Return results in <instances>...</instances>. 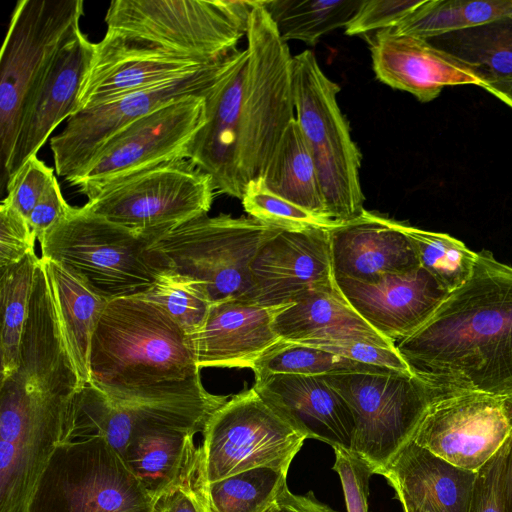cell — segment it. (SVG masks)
<instances>
[{
	"mask_svg": "<svg viewBox=\"0 0 512 512\" xmlns=\"http://www.w3.org/2000/svg\"><path fill=\"white\" fill-rule=\"evenodd\" d=\"M247 48L205 98V123L187 159L209 175L216 191L242 199L263 178L295 119L292 60L262 0L250 13Z\"/></svg>",
	"mask_w": 512,
	"mask_h": 512,
	"instance_id": "6da1fadb",
	"label": "cell"
},
{
	"mask_svg": "<svg viewBox=\"0 0 512 512\" xmlns=\"http://www.w3.org/2000/svg\"><path fill=\"white\" fill-rule=\"evenodd\" d=\"M395 346L413 374L446 395L512 401V267L477 252L470 277Z\"/></svg>",
	"mask_w": 512,
	"mask_h": 512,
	"instance_id": "7a4b0ae2",
	"label": "cell"
},
{
	"mask_svg": "<svg viewBox=\"0 0 512 512\" xmlns=\"http://www.w3.org/2000/svg\"><path fill=\"white\" fill-rule=\"evenodd\" d=\"M194 342L163 307L143 296L110 300L96 326L89 382L119 404L210 396Z\"/></svg>",
	"mask_w": 512,
	"mask_h": 512,
	"instance_id": "3957f363",
	"label": "cell"
},
{
	"mask_svg": "<svg viewBox=\"0 0 512 512\" xmlns=\"http://www.w3.org/2000/svg\"><path fill=\"white\" fill-rule=\"evenodd\" d=\"M76 386L64 375L18 367L0 387V512H27L57 446Z\"/></svg>",
	"mask_w": 512,
	"mask_h": 512,
	"instance_id": "277c9868",
	"label": "cell"
},
{
	"mask_svg": "<svg viewBox=\"0 0 512 512\" xmlns=\"http://www.w3.org/2000/svg\"><path fill=\"white\" fill-rule=\"evenodd\" d=\"M282 229L251 217L203 215L162 235L147 248L153 266L197 281L212 304L249 300L251 266Z\"/></svg>",
	"mask_w": 512,
	"mask_h": 512,
	"instance_id": "5b68a950",
	"label": "cell"
},
{
	"mask_svg": "<svg viewBox=\"0 0 512 512\" xmlns=\"http://www.w3.org/2000/svg\"><path fill=\"white\" fill-rule=\"evenodd\" d=\"M292 83L295 119L314 158L326 213L341 223L355 219L365 210L361 154L338 105L340 86L310 50L293 56Z\"/></svg>",
	"mask_w": 512,
	"mask_h": 512,
	"instance_id": "8992f818",
	"label": "cell"
},
{
	"mask_svg": "<svg viewBox=\"0 0 512 512\" xmlns=\"http://www.w3.org/2000/svg\"><path fill=\"white\" fill-rule=\"evenodd\" d=\"M256 2L114 0L105 15L106 31L211 63L236 50Z\"/></svg>",
	"mask_w": 512,
	"mask_h": 512,
	"instance_id": "52a82bcc",
	"label": "cell"
},
{
	"mask_svg": "<svg viewBox=\"0 0 512 512\" xmlns=\"http://www.w3.org/2000/svg\"><path fill=\"white\" fill-rule=\"evenodd\" d=\"M149 238L90 210L70 207L40 241L41 257L80 276L108 300L144 295L158 270L147 248Z\"/></svg>",
	"mask_w": 512,
	"mask_h": 512,
	"instance_id": "ba28073f",
	"label": "cell"
},
{
	"mask_svg": "<svg viewBox=\"0 0 512 512\" xmlns=\"http://www.w3.org/2000/svg\"><path fill=\"white\" fill-rule=\"evenodd\" d=\"M82 0H19L0 54L1 186L25 103L56 52L80 30Z\"/></svg>",
	"mask_w": 512,
	"mask_h": 512,
	"instance_id": "9c48e42d",
	"label": "cell"
},
{
	"mask_svg": "<svg viewBox=\"0 0 512 512\" xmlns=\"http://www.w3.org/2000/svg\"><path fill=\"white\" fill-rule=\"evenodd\" d=\"M355 421L351 451L381 475L408 444L431 405L446 395L411 371L323 375Z\"/></svg>",
	"mask_w": 512,
	"mask_h": 512,
	"instance_id": "30bf717a",
	"label": "cell"
},
{
	"mask_svg": "<svg viewBox=\"0 0 512 512\" xmlns=\"http://www.w3.org/2000/svg\"><path fill=\"white\" fill-rule=\"evenodd\" d=\"M155 498L103 438L60 443L27 512H152Z\"/></svg>",
	"mask_w": 512,
	"mask_h": 512,
	"instance_id": "8fae6325",
	"label": "cell"
},
{
	"mask_svg": "<svg viewBox=\"0 0 512 512\" xmlns=\"http://www.w3.org/2000/svg\"><path fill=\"white\" fill-rule=\"evenodd\" d=\"M215 188L188 159L168 162L104 188L86 205L152 241L211 209Z\"/></svg>",
	"mask_w": 512,
	"mask_h": 512,
	"instance_id": "7c38bea8",
	"label": "cell"
},
{
	"mask_svg": "<svg viewBox=\"0 0 512 512\" xmlns=\"http://www.w3.org/2000/svg\"><path fill=\"white\" fill-rule=\"evenodd\" d=\"M238 53L236 49L196 70L78 111L50 139L56 174L71 183L85 171L107 140L123 127L174 100L205 97Z\"/></svg>",
	"mask_w": 512,
	"mask_h": 512,
	"instance_id": "4fadbf2b",
	"label": "cell"
},
{
	"mask_svg": "<svg viewBox=\"0 0 512 512\" xmlns=\"http://www.w3.org/2000/svg\"><path fill=\"white\" fill-rule=\"evenodd\" d=\"M202 433L208 483L258 467L288 471L306 440L253 387L219 407Z\"/></svg>",
	"mask_w": 512,
	"mask_h": 512,
	"instance_id": "5bb4252c",
	"label": "cell"
},
{
	"mask_svg": "<svg viewBox=\"0 0 512 512\" xmlns=\"http://www.w3.org/2000/svg\"><path fill=\"white\" fill-rule=\"evenodd\" d=\"M204 123L203 96L174 100L116 132L85 171L69 184L89 201L122 179L187 159L189 145Z\"/></svg>",
	"mask_w": 512,
	"mask_h": 512,
	"instance_id": "9a60e30c",
	"label": "cell"
},
{
	"mask_svg": "<svg viewBox=\"0 0 512 512\" xmlns=\"http://www.w3.org/2000/svg\"><path fill=\"white\" fill-rule=\"evenodd\" d=\"M512 433V401L479 393L444 395L412 441L447 462L477 473Z\"/></svg>",
	"mask_w": 512,
	"mask_h": 512,
	"instance_id": "2e32d148",
	"label": "cell"
},
{
	"mask_svg": "<svg viewBox=\"0 0 512 512\" xmlns=\"http://www.w3.org/2000/svg\"><path fill=\"white\" fill-rule=\"evenodd\" d=\"M210 412L209 403L199 398L119 404L86 383L70 401L62 442L103 438L123 459L130 441L140 429L150 424H168L198 433L204 429Z\"/></svg>",
	"mask_w": 512,
	"mask_h": 512,
	"instance_id": "e0dca14e",
	"label": "cell"
},
{
	"mask_svg": "<svg viewBox=\"0 0 512 512\" xmlns=\"http://www.w3.org/2000/svg\"><path fill=\"white\" fill-rule=\"evenodd\" d=\"M95 48L96 43L79 30L50 61L25 103L5 187L26 160L37 155L55 128L77 113Z\"/></svg>",
	"mask_w": 512,
	"mask_h": 512,
	"instance_id": "ac0fdd59",
	"label": "cell"
},
{
	"mask_svg": "<svg viewBox=\"0 0 512 512\" xmlns=\"http://www.w3.org/2000/svg\"><path fill=\"white\" fill-rule=\"evenodd\" d=\"M336 283L329 229L282 230L258 251L248 302L276 307Z\"/></svg>",
	"mask_w": 512,
	"mask_h": 512,
	"instance_id": "d6986e66",
	"label": "cell"
},
{
	"mask_svg": "<svg viewBox=\"0 0 512 512\" xmlns=\"http://www.w3.org/2000/svg\"><path fill=\"white\" fill-rule=\"evenodd\" d=\"M335 280L356 312L393 343L420 328L449 294L421 266L405 273L384 274L370 282Z\"/></svg>",
	"mask_w": 512,
	"mask_h": 512,
	"instance_id": "ffe728a7",
	"label": "cell"
},
{
	"mask_svg": "<svg viewBox=\"0 0 512 512\" xmlns=\"http://www.w3.org/2000/svg\"><path fill=\"white\" fill-rule=\"evenodd\" d=\"M208 64L106 31L102 40L96 43L92 64L80 93L78 111Z\"/></svg>",
	"mask_w": 512,
	"mask_h": 512,
	"instance_id": "44dd1931",
	"label": "cell"
},
{
	"mask_svg": "<svg viewBox=\"0 0 512 512\" xmlns=\"http://www.w3.org/2000/svg\"><path fill=\"white\" fill-rule=\"evenodd\" d=\"M370 51L378 80L424 103L437 98L446 86H485L467 64L427 40L397 33L393 28L375 32Z\"/></svg>",
	"mask_w": 512,
	"mask_h": 512,
	"instance_id": "7402d4cb",
	"label": "cell"
},
{
	"mask_svg": "<svg viewBox=\"0 0 512 512\" xmlns=\"http://www.w3.org/2000/svg\"><path fill=\"white\" fill-rule=\"evenodd\" d=\"M253 388L306 439L351 450L355 421L343 397L323 375L271 374L256 378Z\"/></svg>",
	"mask_w": 512,
	"mask_h": 512,
	"instance_id": "603a6c76",
	"label": "cell"
},
{
	"mask_svg": "<svg viewBox=\"0 0 512 512\" xmlns=\"http://www.w3.org/2000/svg\"><path fill=\"white\" fill-rule=\"evenodd\" d=\"M329 241L335 279L370 282L384 274L420 267L416 249L401 223L366 210L329 229Z\"/></svg>",
	"mask_w": 512,
	"mask_h": 512,
	"instance_id": "cb8c5ba5",
	"label": "cell"
},
{
	"mask_svg": "<svg viewBox=\"0 0 512 512\" xmlns=\"http://www.w3.org/2000/svg\"><path fill=\"white\" fill-rule=\"evenodd\" d=\"M286 305L265 307L243 300L211 305L200 331L192 337L200 368H250L281 341L275 316Z\"/></svg>",
	"mask_w": 512,
	"mask_h": 512,
	"instance_id": "d4e9b609",
	"label": "cell"
},
{
	"mask_svg": "<svg viewBox=\"0 0 512 512\" xmlns=\"http://www.w3.org/2000/svg\"><path fill=\"white\" fill-rule=\"evenodd\" d=\"M381 475L399 502L420 512H469L477 473L459 468L411 440Z\"/></svg>",
	"mask_w": 512,
	"mask_h": 512,
	"instance_id": "484cf974",
	"label": "cell"
},
{
	"mask_svg": "<svg viewBox=\"0 0 512 512\" xmlns=\"http://www.w3.org/2000/svg\"><path fill=\"white\" fill-rule=\"evenodd\" d=\"M273 328L282 340L307 345L364 342L396 347L356 312L336 283L288 304L275 316Z\"/></svg>",
	"mask_w": 512,
	"mask_h": 512,
	"instance_id": "4316f807",
	"label": "cell"
},
{
	"mask_svg": "<svg viewBox=\"0 0 512 512\" xmlns=\"http://www.w3.org/2000/svg\"><path fill=\"white\" fill-rule=\"evenodd\" d=\"M42 260L48 273L65 342L81 385H84L89 382L92 338L110 300L98 294L80 276L65 266L52 260Z\"/></svg>",
	"mask_w": 512,
	"mask_h": 512,
	"instance_id": "83f0119b",
	"label": "cell"
},
{
	"mask_svg": "<svg viewBox=\"0 0 512 512\" xmlns=\"http://www.w3.org/2000/svg\"><path fill=\"white\" fill-rule=\"evenodd\" d=\"M195 432L167 424H150L130 441L124 462L154 498L171 486L194 454Z\"/></svg>",
	"mask_w": 512,
	"mask_h": 512,
	"instance_id": "f1b7e54d",
	"label": "cell"
},
{
	"mask_svg": "<svg viewBox=\"0 0 512 512\" xmlns=\"http://www.w3.org/2000/svg\"><path fill=\"white\" fill-rule=\"evenodd\" d=\"M262 180L272 193L328 217L314 158L296 119L288 125Z\"/></svg>",
	"mask_w": 512,
	"mask_h": 512,
	"instance_id": "f546056e",
	"label": "cell"
},
{
	"mask_svg": "<svg viewBox=\"0 0 512 512\" xmlns=\"http://www.w3.org/2000/svg\"><path fill=\"white\" fill-rule=\"evenodd\" d=\"M427 41L472 68L484 88L512 81V15Z\"/></svg>",
	"mask_w": 512,
	"mask_h": 512,
	"instance_id": "4dcf8cb0",
	"label": "cell"
},
{
	"mask_svg": "<svg viewBox=\"0 0 512 512\" xmlns=\"http://www.w3.org/2000/svg\"><path fill=\"white\" fill-rule=\"evenodd\" d=\"M512 15V0H422L394 31L429 40Z\"/></svg>",
	"mask_w": 512,
	"mask_h": 512,
	"instance_id": "1f68e13d",
	"label": "cell"
},
{
	"mask_svg": "<svg viewBox=\"0 0 512 512\" xmlns=\"http://www.w3.org/2000/svg\"><path fill=\"white\" fill-rule=\"evenodd\" d=\"M363 0H262L280 38L315 45L354 16Z\"/></svg>",
	"mask_w": 512,
	"mask_h": 512,
	"instance_id": "d6a6232c",
	"label": "cell"
},
{
	"mask_svg": "<svg viewBox=\"0 0 512 512\" xmlns=\"http://www.w3.org/2000/svg\"><path fill=\"white\" fill-rule=\"evenodd\" d=\"M40 258L35 251L1 271V379L17 368L23 331L28 319L33 285Z\"/></svg>",
	"mask_w": 512,
	"mask_h": 512,
	"instance_id": "836d02e7",
	"label": "cell"
},
{
	"mask_svg": "<svg viewBox=\"0 0 512 512\" xmlns=\"http://www.w3.org/2000/svg\"><path fill=\"white\" fill-rule=\"evenodd\" d=\"M287 472L258 467L208 483L212 512H264L287 487Z\"/></svg>",
	"mask_w": 512,
	"mask_h": 512,
	"instance_id": "e575fe53",
	"label": "cell"
},
{
	"mask_svg": "<svg viewBox=\"0 0 512 512\" xmlns=\"http://www.w3.org/2000/svg\"><path fill=\"white\" fill-rule=\"evenodd\" d=\"M255 379L271 374L327 375L334 373H388L395 370L362 364L324 349L282 340L252 368Z\"/></svg>",
	"mask_w": 512,
	"mask_h": 512,
	"instance_id": "d590c367",
	"label": "cell"
},
{
	"mask_svg": "<svg viewBox=\"0 0 512 512\" xmlns=\"http://www.w3.org/2000/svg\"><path fill=\"white\" fill-rule=\"evenodd\" d=\"M414 245L420 266L428 271L449 293L471 275L477 252L446 233L422 230L401 223Z\"/></svg>",
	"mask_w": 512,
	"mask_h": 512,
	"instance_id": "8d00e7d4",
	"label": "cell"
},
{
	"mask_svg": "<svg viewBox=\"0 0 512 512\" xmlns=\"http://www.w3.org/2000/svg\"><path fill=\"white\" fill-rule=\"evenodd\" d=\"M142 296L163 307L191 337L204 325L212 305L197 281L170 270H159L154 283Z\"/></svg>",
	"mask_w": 512,
	"mask_h": 512,
	"instance_id": "74e56055",
	"label": "cell"
},
{
	"mask_svg": "<svg viewBox=\"0 0 512 512\" xmlns=\"http://www.w3.org/2000/svg\"><path fill=\"white\" fill-rule=\"evenodd\" d=\"M241 202L251 218L282 230L331 229L341 224L272 193L262 178L249 184Z\"/></svg>",
	"mask_w": 512,
	"mask_h": 512,
	"instance_id": "f35d334b",
	"label": "cell"
},
{
	"mask_svg": "<svg viewBox=\"0 0 512 512\" xmlns=\"http://www.w3.org/2000/svg\"><path fill=\"white\" fill-rule=\"evenodd\" d=\"M207 486L203 451L199 446L178 479L155 498L152 512H212Z\"/></svg>",
	"mask_w": 512,
	"mask_h": 512,
	"instance_id": "ab89813d",
	"label": "cell"
},
{
	"mask_svg": "<svg viewBox=\"0 0 512 512\" xmlns=\"http://www.w3.org/2000/svg\"><path fill=\"white\" fill-rule=\"evenodd\" d=\"M54 170L34 155L9 179L6 197L26 218L56 179Z\"/></svg>",
	"mask_w": 512,
	"mask_h": 512,
	"instance_id": "60d3db41",
	"label": "cell"
},
{
	"mask_svg": "<svg viewBox=\"0 0 512 512\" xmlns=\"http://www.w3.org/2000/svg\"><path fill=\"white\" fill-rule=\"evenodd\" d=\"M36 239L28 219L5 197L0 205V271L34 251Z\"/></svg>",
	"mask_w": 512,
	"mask_h": 512,
	"instance_id": "b9f144b4",
	"label": "cell"
},
{
	"mask_svg": "<svg viewBox=\"0 0 512 512\" xmlns=\"http://www.w3.org/2000/svg\"><path fill=\"white\" fill-rule=\"evenodd\" d=\"M333 470L338 474L347 512H368L369 480L373 468L351 450L335 447Z\"/></svg>",
	"mask_w": 512,
	"mask_h": 512,
	"instance_id": "7bdbcfd3",
	"label": "cell"
},
{
	"mask_svg": "<svg viewBox=\"0 0 512 512\" xmlns=\"http://www.w3.org/2000/svg\"><path fill=\"white\" fill-rule=\"evenodd\" d=\"M421 2L413 0H363L354 16L345 26V34L354 36L394 28Z\"/></svg>",
	"mask_w": 512,
	"mask_h": 512,
	"instance_id": "ee69618b",
	"label": "cell"
},
{
	"mask_svg": "<svg viewBox=\"0 0 512 512\" xmlns=\"http://www.w3.org/2000/svg\"><path fill=\"white\" fill-rule=\"evenodd\" d=\"M510 437L477 472L469 512H505L501 499V475Z\"/></svg>",
	"mask_w": 512,
	"mask_h": 512,
	"instance_id": "f6af8a7d",
	"label": "cell"
},
{
	"mask_svg": "<svg viewBox=\"0 0 512 512\" xmlns=\"http://www.w3.org/2000/svg\"><path fill=\"white\" fill-rule=\"evenodd\" d=\"M311 346L324 349L343 358L362 364L401 372L410 371L396 347L385 348L364 342L322 343L313 344Z\"/></svg>",
	"mask_w": 512,
	"mask_h": 512,
	"instance_id": "bcb514c9",
	"label": "cell"
},
{
	"mask_svg": "<svg viewBox=\"0 0 512 512\" xmlns=\"http://www.w3.org/2000/svg\"><path fill=\"white\" fill-rule=\"evenodd\" d=\"M70 207L62 195L56 178L27 218L39 242L53 226L65 217Z\"/></svg>",
	"mask_w": 512,
	"mask_h": 512,
	"instance_id": "7dc6e473",
	"label": "cell"
},
{
	"mask_svg": "<svg viewBox=\"0 0 512 512\" xmlns=\"http://www.w3.org/2000/svg\"><path fill=\"white\" fill-rule=\"evenodd\" d=\"M277 503L281 512H337L320 502L313 492L298 495L292 493L288 487L281 493Z\"/></svg>",
	"mask_w": 512,
	"mask_h": 512,
	"instance_id": "c3c4849f",
	"label": "cell"
},
{
	"mask_svg": "<svg viewBox=\"0 0 512 512\" xmlns=\"http://www.w3.org/2000/svg\"><path fill=\"white\" fill-rule=\"evenodd\" d=\"M501 499L505 512H512V434L501 475Z\"/></svg>",
	"mask_w": 512,
	"mask_h": 512,
	"instance_id": "681fc988",
	"label": "cell"
},
{
	"mask_svg": "<svg viewBox=\"0 0 512 512\" xmlns=\"http://www.w3.org/2000/svg\"><path fill=\"white\" fill-rule=\"evenodd\" d=\"M484 89L512 108V81L490 83Z\"/></svg>",
	"mask_w": 512,
	"mask_h": 512,
	"instance_id": "f907efd6",
	"label": "cell"
},
{
	"mask_svg": "<svg viewBox=\"0 0 512 512\" xmlns=\"http://www.w3.org/2000/svg\"><path fill=\"white\" fill-rule=\"evenodd\" d=\"M400 503H401L403 512H420L419 510H417L413 506L409 505L408 503H405V502H400Z\"/></svg>",
	"mask_w": 512,
	"mask_h": 512,
	"instance_id": "816d5d0a",
	"label": "cell"
},
{
	"mask_svg": "<svg viewBox=\"0 0 512 512\" xmlns=\"http://www.w3.org/2000/svg\"><path fill=\"white\" fill-rule=\"evenodd\" d=\"M264 512H281L278 503H274L271 505L268 509H266Z\"/></svg>",
	"mask_w": 512,
	"mask_h": 512,
	"instance_id": "f5cc1de1",
	"label": "cell"
}]
</instances>
